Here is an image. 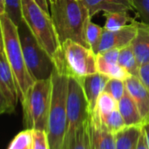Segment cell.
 Masks as SVG:
<instances>
[{
  "instance_id": "obj_1",
  "label": "cell",
  "mask_w": 149,
  "mask_h": 149,
  "mask_svg": "<svg viewBox=\"0 0 149 149\" xmlns=\"http://www.w3.org/2000/svg\"><path fill=\"white\" fill-rule=\"evenodd\" d=\"M51 74L52 91L47 122V135L51 149H63L67 129V98L68 74L66 70L62 51L54 60Z\"/></svg>"
},
{
  "instance_id": "obj_2",
  "label": "cell",
  "mask_w": 149,
  "mask_h": 149,
  "mask_svg": "<svg viewBox=\"0 0 149 149\" xmlns=\"http://www.w3.org/2000/svg\"><path fill=\"white\" fill-rule=\"evenodd\" d=\"M50 16L61 45L67 40L90 48L85 40V26L91 18L81 0H47Z\"/></svg>"
},
{
  "instance_id": "obj_3",
  "label": "cell",
  "mask_w": 149,
  "mask_h": 149,
  "mask_svg": "<svg viewBox=\"0 0 149 149\" xmlns=\"http://www.w3.org/2000/svg\"><path fill=\"white\" fill-rule=\"evenodd\" d=\"M1 25L4 39V50L9 64L13 69L19 93V100L23 101L27 91L35 82L26 67L18 26L6 14H1Z\"/></svg>"
},
{
  "instance_id": "obj_4",
  "label": "cell",
  "mask_w": 149,
  "mask_h": 149,
  "mask_svg": "<svg viewBox=\"0 0 149 149\" xmlns=\"http://www.w3.org/2000/svg\"><path fill=\"white\" fill-rule=\"evenodd\" d=\"M21 12L23 20L39 44L54 61L62 50L51 16L35 2V0H21Z\"/></svg>"
},
{
  "instance_id": "obj_5",
  "label": "cell",
  "mask_w": 149,
  "mask_h": 149,
  "mask_svg": "<svg viewBox=\"0 0 149 149\" xmlns=\"http://www.w3.org/2000/svg\"><path fill=\"white\" fill-rule=\"evenodd\" d=\"M51 91V77L37 80L29 88L21 102L25 129H40L47 132Z\"/></svg>"
},
{
  "instance_id": "obj_6",
  "label": "cell",
  "mask_w": 149,
  "mask_h": 149,
  "mask_svg": "<svg viewBox=\"0 0 149 149\" xmlns=\"http://www.w3.org/2000/svg\"><path fill=\"white\" fill-rule=\"evenodd\" d=\"M18 32L26 67L34 81L50 78L54 68L51 56L39 44L24 20L18 26Z\"/></svg>"
},
{
  "instance_id": "obj_7",
  "label": "cell",
  "mask_w": 149,
  "mask_h": 149,
  "mask_svg": "<svg viewBox=\"0 0 149 149\" xmlns=\"http://www.w3.org/2000/svg\"><path fill=\"white\" fill-rule=\"evenodd\" d=\"M90 117L88 102L86 100L80 81L68 76L67 98V129L63 149H68L77 130L83 125Z\"/></svg>"
},
{
  "instance_id": "obj_8",
  "label": "cell",
  "mask_w": 149,
  "mask_h": 149,
  "mask_svg": "<svg viewBox=\"0 0 149 149\" xmlns=\"http://www.w3.org/2000/svg\"><path fill=\"white\" fill-rule=\"evenodd\" d=\"M61 50L68 76L81 79L97 72V54L91 48L67 40L61 44Z\"/></svg>"
},
{
  "instance_id": "obj_9",
  "label": "cell",
  "mask_w": 149,
  "mask_h": 149,
  "mask_svg": "<svg viewBox=\"0 0 149 149\" xmlns=\"http://www.w3.org/2000/svg\"><path fill=\"white\" fill-rule=\"evenodd\" d=\"M138 23L139 22L132 20L130 24L126 25L120 30L114 32L104 29L98 47V54L111 48L121 49L131 45L137 33Z\"/></svg>"
},
{
  "instance_id": "obj_10",
  "label": "cell",
  "mask_w": 149,
  "mask_h": 149,
  "mask_svg": "<svg viewBox=\"0 0 149 149\" xmlns=\"http://www.w3.org/2000/svg\"><path fill=\"white\" fill-rule=\"evenodd\" d=\"M126 91L136 103L144 125L149 123V91L138 77L130 76L125 81Z\"/></svg>"
},
{
  "instance_id": "obj_11",
  "label": "cell",
  "mask_w": 149,
  "mask_h": 149,
  "mask_svg": "<svg viewBox=\"0 0 149 149\" xmlns=\"http://www.w3.org/2000/svg\"><path fill=\"white\" fill-rule=\"evenodd\" d=\"M0 86L9 104L15 110L19 101L18 88L13 69L5 51H0Z\"/></svg>"
},
{
  "instance_id": "obj_12",
  "label": "cell",
  "mask_w": 149,
  "mask_h": 149,
  "mask_svg": "<svg viewBox=\"0 0 149 149\" xmlns=\"http://www.w3.org/2000/svg\"><path fill=\"white\" fill-rule=\"evenodd\" d=\"M109 79L110 78L98 72L78 79L82 84L86 100L88 102L90 114L94 111L97 100L99 95L104 91V87Z\"/></svg>"
},
{
  "instance_id": "obj_13",
  "label": "cell",
  "mask_w": 149,
  "mask_h": 149,
  "mask_svg": "<svg viewBox=\"0 0 149 149\" xmlns=\"http://www.w3.org/2000/svg\"><path fill=\"white\" fill-rule=\"evenodd\" d=\"M91 18L100 12L105 13H128L134 11L132 0H81Z\"/></svg>"
},
{
  "instance_id": "obj_14",
  "label": "cell",
  "mask_w": 149,
  "mask_h": 149,
  "mask_svg": "<svg viewBox=\"0 0 149 149\" xmlns=\"http://www.w3.org/2000/svg\"><path fill=\"white\" fill-rule=\"evenodd\" d=\"M139 66L149 62V26L138 23L137 33L131 43Z\"/></svg>"
},
{
  "instance_id": "obj_15",
  "label": "cell",
  "mask_w": 149,
  "mask_h": 149,
  "mask_svg": "<svg viewBox=\"0 0 149 149\" xmlns=\"http://www.w3.org/2000/svg\"><path fill=\"white\" fill-rule=\"evenodd\" d=\"M118 111L121 113L126 126L144 125V122L139 108L126 90L124 96L118 101Z\"/></svg>"
},
{
  "instance_id": "obj_16",
  "label": "cell",
  "mask_w": 149,
  "mask_h": 149,
  "mask_svg": "<svg viewBox=\"0 0 149 149\" xmlns=\"http://www.w3.org/2000/svg\"><path fill=\"white\" fill-rule=\"evenodd\" d=\"M91 142L95 149H116L115 134L108 132L89 117Z\"/></svg>"
},
{
  "instance_id": "obj_17",
  "label": "cell",
  "mask_w": 149,
  "mask_h": 149,
  "mask_svg": "<svg viewBox=\"0 0 149 149\" xmlns=\"http://www.w3.org/2000/svg\"><path fill=\"white\" fill-rule=\"evenodd\" d=\"M90 117L92 120L97 122L104 129L107 130L108 132L113 134L118 133L125 127H126L124 118L121 113L119 112L118 109L103 116H97L96 114L91 113L90 114Z\"/></svg>"
},
{
  "instance_id": "obj_18",
  "label": "cell",
  "mask_w": 149,
  "mask_h": 149,
  "mask_svg": "<svg viewBox=\"0 0 149 149\" xmlns=\"http://www.w3.org/2000/svg\"><path fill=\"white\" fill-rule=\"evenodd\" d=\"M142 127L126 126L116 133V149H137Z\"/></svg>"
},
{
  "instance_id": "obj_19",
  "label": "cell",
  "mask_w": 149,
  "mask_h": 149,
  "mask_svg": "<svg viewBox=\"0 0 149 149\" xmlns=\"http://www.w3.org/2000/svg\"><path fill=\"white\" fill-rule=\"evenodd\" d=\"M97 68L98 73L104 74L109 78L119 79L124 82L131 76L118 63L114 64L107 62L100 54H97Z\"/></svg>"
},
{
  "instance_id": "obj_20",
  "label": "cell",
  "mask_w": 149,
  "mask_h": 149,
  "mask_svg": "<svg viewBox=\"0 0 149 149\" xmlns=\"http://www.w3.org/2000/svg\"><path fill=\"white\" fill-rule=\"evenodd\" d=\"M68 149H91V136L89 118L77 130Z\"/></svg>"
},
{
  "instance_id": "obj_21",
  "label": "cell",
  "mask_w": 149,
  "mask_h": 149,
  "mask_svg": "<svg viewBox=\"0 0 149 149\" xmlns=\"http://www.w3.org/2000/svg\"><path fill=\"white\" fill-rule=\"evenodd\" d=\"M118 63L123 67L131 76L138 77L139 76V66L134 55L132 47L131 45L126 46L120 49L118 61Z\"/></svg>"
},
{
  "instance_id": "obj_22",
  "label": "cell",
  "mask_w": 149,
  "mask_h": 149,
  "mask_svg": "<svg viewBox=\"0 0 149 149\" xmlns=\"http://www.w3.org/2000/svg\"><path fill=\"white\" fill-rule=\"evenodd\" d=\"M103 30H104L103 27L91 21V18L88 19L85 26V33H84L85 40L90 48L94 52L95 54H98V47L101 41Z\"/></svg>"
},
{
  "instance_id": "obj_23",
  "label": "cell",
  "mask_w": 149,
  "mask_h": 149,
  "mask_svg": "<svg viewBox=\"0 0 149 149\" xmlns=\"http://www.w3.org/2000/svg\"><path fill=\"white\" fill-rule=\"evenodd\" d=\"M117 109H118V101L109 93L103 91L97 100L96 107L92 113L97 116H103Z\"/></svg>"
},
{
  "instance_id": "obj_24",
  "label": "cell",
  "mask_w": 149,
  "mask_h": 149,
  "mask_svg": "<svg viewBox=\"0 0 149 149\" xmlns=\"http://www.w3.org/2000/svg\"><path fill=\"white\" fill-rule=\"evenodd\" d=\"M106 20L104 23V29L114 32L118 31L124 26H125L127 22L134 20L132 19L127 13H105Z\"/></svg>"
},
{
  "instance_id": "obj_25",
  "label": "cell",
  "mask_w": 149,
  "mask_h": 149,
  "mask_svg": "<svg viewBox=\"0 0 149 149\" xmlns=\"http://www.w3.org/2000/svg\"><path fill=\"white\" fill-rule=\"evenodd\" d=\"M8 149H33L32 129H25L18 133L11 141Z\"/></svg>"
},
{
  "instance_id": "obj_26",
  "label": "cell",
  "mask_w": 149,
  "mask_h": 149,
  "mask_svg": "<svg viewBox=\"0 0 149 149\" xmlns=\"http://www.w3.org/2000/svg\"><path fill=\"white\" fill-rule=\"evenodd\" d=\"M104 91L109 93L116 100L119 101L125 92V82L119 79L110 78L104 87Z\"/></svg>"
},
{
  "instance_id": "obj_27",
  "label": "cell",
  "mask_w": 149,
  "mask_h": 149,
  "mask_svg": "<svg viewBox=\"0 0 149 149\" xmlns=\"http://www.w3.org/2000/svg\"><path fill=\"white\" fill-rule=\"evenodd\" d=\"M6 14L17 26H19L23 21L21 12V0H6Z\"/></svg>"
},
{
  "instance_id": "obj_28",
  "label": "cell",
  "mask_w": 149,
  "mask_h": 149,
  "mask_svg": "<svg viewBox=\"0 0 149 149\" xmlns=\"http://www.w3.org/2000/svg\"><path fill=\"white\" fill-rule=\"evenodd\" d=\"M33 149H51L47 132L40 129H32Z\"/></svg>"
},
{
  "instance_id": "obj_29",
  "label": "cell",
  "mask_w": 149,
  "mask_h": 149,
  "mask_svg": "<svg viewBox=\"0 0 149 149\" xmlns=\"http://www.w3.org/2000/svg\"><path fill=\"white\" fill-rule=\"evenodd\" d=\"M134 10L137 12L141 22L149 26V0H132Z\"/></svg>"
},
{
  "instance_id": "obj_30",
  "label": "cell",
  "mask_w": 149,
  "mask_h": 149,
  "mask_svg": "<svg viewBox=\"0 0 149 149\" xmlns=\"http://www.w3.org/2000/svg\"><path fill=\"white\" fill-rule=\"evenodd\" d=\"M14 109L11 106L8 100L6 97V95L0 86V115L2 114H11L14 112Z\"/></svg>"
},
{
  "instance_id": "obj_31",
  "label": "cell",
  "mask_w": 149,
  "mask_h": 149,
  "mask_svg": "<svg viewBox=\"0 0 149 149\" xmlns=\"http://www.w3.org/2000/svg\"><path fill=\"white\" fill-rule=\"evenodd\" d=\"M120 49L119 48H111L109 50H106L103 53H101V56L110 63L117 64L118 61V56H119Z\"/></svg>"
},
{
  "instance_id": "obj_32",
  "label": "cell",
  "mask_w": 149,
  "mask_h": 149,
  "mask_svg": "<svg viewBox=\"0 0 149 149\" xmlns=\"http://www.w3.org/2000/svg\"><path fill=\"white\" fill-rule=\"evenodd\" d=\"M138 77L149 91V62L139 66Z\"/></svg>"
},
{
  "instance_id": "obj_33",
  "label": "cell",
  "mask_w": 149,
  "mask_h": 149,
  "mask_svg": "<svg viewBox=\"0 0 149 149\" xmlns=\"http://www.w3.org/2000/svg\"><path fill=\"white\" fill-rule=\"evenodd\" d=\"M137 149H148L147 145H146V137H145V132H144L143 127H142L141 133H140L139 138Z\"/></svg>"
},
{
  "instance_id": "obj_34",
  "label": "cell",
  "mask_w": 149,
  "mask_h": 149,
  "mask_svg": "<svg viewBox=\"0 0 149 149\" xmlns=\"http://www.w3.org/2000/svg\"><path fill=\"white\" fill-rule=\"evenodd\" d=\"M35 2L47 13L50 15V10H49V5L47 0H35Z\"/></svg>"
},
{
  "instance_id": "obj_35",
  "label": "cell",
  "mask_w": 149,
  "mask_h": 149,
  "mask_svg": "<svg viewBox=\"0 0 149 149\" xmlns=\"http://www.w3.org/2000/svg\"><path fill=\"white\" fill-rule=\"evenodd\" d=\"M143 130L145 132V137H146V142L147 145V147L149 149V123L145 124L143 125Z\"/></svg>"
},
{
  "instance_id": "obj_36",
  "label": "cell",
  "mask_w": 149,
  "mask_h": 149,
  "mask_svg": "<svg viewBox=\"0 0 149 149\" xmlns=\"http://www.w3.org/2000/svg\"><path fill=\"white\" fill-rule=\"evenodd\" d=\"M1 16V15H0ZM0 51L4 50V39H3V31H2V25H1V17H0Z\"/></svg>"
},
{
  "instance_id": "obj_37",
  "label": "cell",
  "mask_w": 149,
  "mask_h": 149,
  "mask_svg": "<svg viewBox=\"0 0 149 149\" xmlns=\"http://www.w3.org/2000/svg\"><path fill=\"white\" fill-rule=\"evenodd\" d=\"M6 13V0H0V15Z\"/></svg>"
},
{
  "instance_id": "obj_38",
  "label": "cell",
  "mask_w": 149,
  "mask_h": 149,
  "mask_svg": "<svg viewBox=\"0 0 149 149\" xmlns=\"http://www.w3.org/2000/svg\"><path fill=\"white\" fill-rule=\"evenodd\" d=\"M91 149H95L94 146H93V145H92V142H91Z\"/></svg>"
}]
</instances>
